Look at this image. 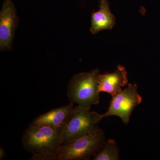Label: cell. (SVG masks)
Here are the masks:
<instances>
[{"label": "cell", "instance_id": "6da1fadb", "mask_svg": "<svg viewBox=\"0 0 160 160\" xmlns=\"http://www.w3.org/2000/svg\"><path fill=\"white\" fill-rule=\"evenodd\" d=\"M64 126H30L22 137L23 148L32 154L31 160H58Z\"/></svg>", "mask_w": 160, "mask_h": 160}, {"label": "cell", "instance_id": "ba28073f", "mask_svg": "<svg viewBox=\"0 0 160 160\" xmlns=\"http://www.w3.org/2000/svg\"><path fill=\"white\" fill-rule=\"evenodd\" d=\"M74 108V104L70 102L66 106L51 109L36 118L30 126H65Z\"/></svg>", "mask_w": 160, "mask_h": 160}, {"label": "cell", "instance_id": "3957f363", "mask_svg": "<svg viewBox=\"0 0 160 160\" xmlns=\"http://www.w3.org/2000/svg\"><path fill=\"white\" fill-rule=\"evenodd\" d=\"M106 141L100 128L97 131L63 144L58 153V160H89L94 157Z\"/></svg>", "mask_w": 160, "mask_h": 160}, {"label": "cell", "instance_id": "8992f818", "mask_svg": "<svg viewBox=\"0 0 160 160\" xmlns=\"http://www.w3.org/2000/svg\"><path fill=\"white\" fill-rule=\"evenodd\" d=\"M19 19L16 9L11 0H5L0 12V49L11 48Z\"/></svg>", "mask_w": 160, "mask_h": 160}, {"label": "cell", "instance_id": "52a82bcc", "mask_svg": "<svg viewBox=\"0 0 160 160\" xmlns=\"http://www.w3.org/2000/svg\"><path fill=\"white\" fill-rule=\"evenodd\" d=\"M128 84L127 72L126 68L121 65H118L113 72L99 75L98 86L100 92H107L112 96L122 90V87Z\"/></svg>", "mask_w": 160, "mask_h": 160}, {"label": "cell", "instance_id": "7a4b0ae2", "mask_svg": "<svg viewBox=\"0 0 160 160\" xmlns=\"http://www.w3.org/2000/svg\"><path fill=\"white\" fill-rule=\"evenodd\" d=\"M99 74V70L94 69L73 75L67 88V96L70 102L89 110L93 105H98L100 101Z\"/></svg>", "mask_w": 160, "mask_h": 160}, {"label": "cell", "instance_id": "277c9868", "mask_svg": "<svg viewBox=\"0 0 160 160\" xmlns=\"http://www.w3.org/2000/svg\"><path fill=\"white\" fill-rule=\"evenodd\" d=\"M103 118V114L78 106L74 107L64 126L62 145L97 131Z\"/></svg>", "mask_w": 160, "mask_h": 160}, {"label": "cell", "instance_id": "9c48e42d", "mask_svg": "<svg viewBox=\"0 0 160 160\" xmlns=\"http://www.w3.org/2000/svg\"><path fill=\"white\" fill-rule=\"evenodd\" d=\"M99 10L91 14L90 32L93 34L105 29H110L115 24V18L109 8L108 0H100Z\"/></svg>", "mask_w": 160, "mask_h": 160}, {"label": "cell", "instance_id": "8fae6325", "mask_svg": "<svg viewBox=\"0 0 160 160\" xmlns=\"http://www.w3.org/2000/svg\"><path fill=\"white\" fill-rule=\"evenodd\" d=\"M6 155L5 150L2 147H0V160L3 159Z\"/></svg>", "mask_w": 160, "mask_h": 160}, {"label": "cell", "instance_id": "30bf717a", "mask_svg": "<svg viewBox=\"0 0 160 160\" xmlns=\"http://www.w3.org/2000/svg\"><path fill=\"white\" fill-rule=\"evenodd\" d=\"M93 160H120V150L116 142L113 139L106 140Z\"/></svg>", "mask_w": 160, "mask_h": 160}, {"label": "cell", "instance_id": "5b68a950", "mask_svg": "<svg viewBox=\"0 0 160 160\" xmlns=\"http://www.w3.org/2000/svg\"><path fill=\"white\" fill-rule=\"evenodd\" d=\"M136 84H128L127 87L112 96L108 110L103 117L117 116L123 123L128 125L135 108L142 102V97L138 92Z\"/></svg>", "mask_w": 160, "mask_h": 160}]
</instances>
